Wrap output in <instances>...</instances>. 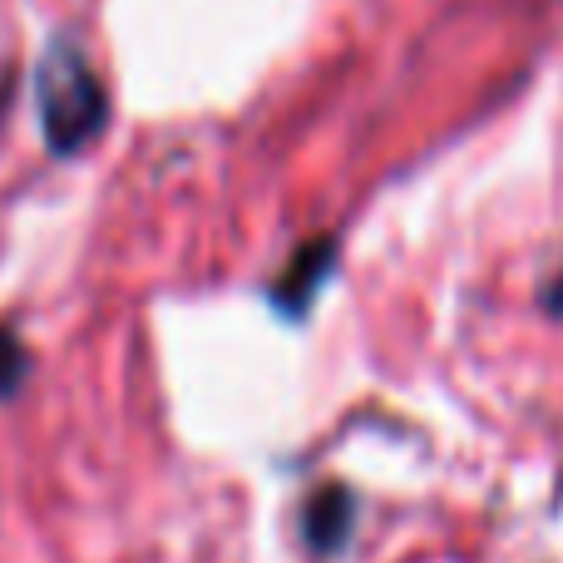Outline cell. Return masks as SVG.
Here are the masks:
<instances>
[{"label": "cell", "mask_w": 563, "mask_h": 563, "mask_svg": "<svg viewBox=\"0 0 563 563\" xmlns=\"http://www.w3.org/2000/svg\"><path fill=\"white\" fill-rule=\"evenodd\" d=\"M35 109H40V134L45 148L59 158L85 154L109 124V95L99 75L89 69L85 49L55 40L35 65Z\"/></svg>", "instance_id": "1"}, {"label": "cell", "mask_w": 563, "mask_h": 563, "mask_svg": "<svg viewBox=\"0 0 563 563\" xmlns=\"http://www.w3.org/2000/svg\"><path fill=\"white\" fill-rule=\"evenodd\" d=\"M331 267H336V238H311V243H301L291 253L282 277L267 287V301H273L282 317H307L321 282L331 277Z\"/></svg>", "instance_id": "2"}, {"label": "cell", "mask_w": 563, "mask_h": 563, "mask_svg": "<svg viewBox=\"0 0 563 563\" xmlns=\"http://www.w3.org/2000/svg\"><path fill=\"white\" fill-rule=\"evenodd\" d=\"M351 525H356V499L346 485H321L301 509V539L311 554H336L351 539Z\"/></svg>", "instance_id": "3"}, {"label": "cell", "mask_w": 563, "mask_h": 563, "mask_svg": "<svg viewBox=\"0 0 563 563\" xmlns=\"http://www.w3.org/2000/svg\"><path fill=\"white\" fill-rule=\"evenodd\" d=\"M25 376H30L25 341L15 336V327H5V321H0V400L15 396V390L25 386Z\"/></svg>", "instance_id": "4"}, {"label": "cell", "mask_w": 563, "mask_h": 563, "mask_svg": "<svg viewBox=\"0 0 563 563\" xmlns=\"http://www.w3.org/2000/svg\"><path fill=\"white\" fill-rule=\"evenodd\" d=\"M549 307L563 311V282H554V287H549Z\"/></svg>", "instance_id": "5"}]
</instances>
